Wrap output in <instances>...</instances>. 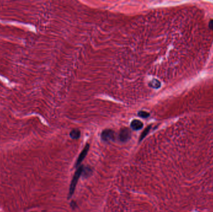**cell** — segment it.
<instances>
[{"label":"cell","instance_id":"cell-1","mask_svg":"<svg viewBox=\"0 0 213 212\" xmlns=\"http://www.w3.org/2000/svg\"><path fill=\"white\" fill-rule=\"evenodd\" d=\"M83 172V167L81 166L79 167V168L77 169V170L75 172V173L74 175V177L72 180V182H71L70 184V191H69V193H70V196H71L73 194L75 189V187H76V185L77 184L78 180L80 178V176L82 174Z\"/></svg>","mask_w":213,"mask_h":212},{"label":"cell","instance_id":"cell-5","mask_svg":"<svg viewBox=\"0 0 213 212\" xmlns=\"http://www.w3.org/2000/svg\"><path fill=\"white\" fill-rule=\"evenodd\" d=\"M143 126V123L140 121V120H134L131 123V127L132 129L134 130H139L141 129Z\"/></svg>","mask_w":213,"mask_h":212},{"label":"cell","instance_id":"cell-6","mask_svg":"<svg viewBox=\"0 0 213 212\" xmlns=\"http://www.w3.org/2000/svg\"><path fill=\"white\" fill-rule=\"evenodd\" d=\"M70 136L72 139H77L81 136V132L77 129H74L70 131Z\"/></svg>","mask_w":213,"mask_h":212},{"label":"cell","instance_id":"cell-3","mask_svg":"<svg viewBox=\"0 0 213 212\" xmlns=\"http://www.w3.org/2000/svg\"><path fill=\"white\" fill-rule=\"evenodd\" d=\"M131 132L128 128H123L120 131L119 139L122 142H126L130 138Z\"/></svg>","mask_w":213,"mask_h":212},{"label":"cell","instance_id":"cell-8","mask_svg":"<svg viewBox=\"0 0 213 212\" xmlns=\"http://www.w3.org/2000/svg\"><path fill=\"white\" fill-rule=\"evenodd\" d=\"M150 128H151V126H149L148 127H146V129L143 131V132H142V134H141V136H140V141H141V140H142V139H143L144 138H145V137L146 136V135H147L148 134V132L150 131Z\"/></svg>","mask_w":213,"mask_h":212},{"label":"cell","instance_id":"cell-2","mask_svg":"<svg viewBox=\"0 0 213 212\" xmlns=\"http://www.w3.org/2000/svg\"><path fill=\"white\" fill-rule=\"evenodd\" d=\"M101 137L105 141H113L115 139V132L112 130H105L102 132Z\"/></svg>","mask_w":213,"mask_h":212},{"label":"cell","instance_id":"cell-7","mask_svg":"<svg viewBox=\"0 0 213 212\" xmlns=\"http://www.w3.org/2000/svg\"><path fill=\"white\" fill-rule=\"evenodd\" d=\"M150 87H152L153 88H158L160 87L161 86V83L159 82V81H158L157 79H153L152 81H151L149 83Z\"/></svg>","mask_w":213,"mask_h":212},{"label":"cell","instance_id":"cell-4","mask_svg":"<svg viewBox=\"0 0 213 212\" xmlns=\"http://www.w3.org/2000/svg\"><path fill=\"white\" fill-rule=\"evenodd\" d=\"M88 149H89V144H87L85 148H84V149L82 151L81 153L80 154V155L77 160L76 164H75V166L77 167L82 162V161L84 159H85L86 155L87 154V152L88 151Z\"/></svg>","mask_w":213,"mask_h":212},{"label":"cell","instance_id":"cell-9","mask_svg":"<svg viewBox=\"0 0 213 212\" xmlns=\"http://www.w3.org/2000/svg\"><path fill=\"white\" fill-rule=\"evenodd\" d=\"M138 114H139V116H140L141 118H148L150 116V114L148 113H147L146 112H144V111L139 112Z\"/></svg>","mask_w":213,"mask_h":212},{"label":"cell","instance_id":"cell-10","mask_svg":"<svg viewBox=\"0 0 213 212\" xmlns=\"http://www.w3.org/2000/svg\"><path fill=\"white\" fill-rule=\"evenodd\" d=\"M209 27L211 30H213V19H211L209 23Z\"/></svg>","mask_w":213,"mask_h":212}]
</instances>
